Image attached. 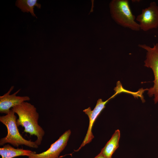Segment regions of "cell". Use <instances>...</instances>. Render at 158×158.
<instances>
[{
	"mask_svg": "<svg viewBox=\"0 0 158 158\" xmlns=\"http://www.w3.org/2000/svg\"><path fill=\"white\" fill-rule=\"evenodd\" d=\"M11 109L18 116L16 121L17 126L23 127L24 132L30 135L36 136L37 139L35 141L38 145H40L45 132L38 124L39 114L36 108L30 103L24 102Z\"/></svg>",
	"mask_w": 158,
	"mask_h": 158,
	"instance_id": "obj_1",
	"label": "cell"
},
{
	"mask_svg": "<svg viewBox=\"0 0 158 158\" xmlns=\"http://www.w3.org/2000/svg\"><path fill=\"white\" fill-rule=\"evenodd\" d=\"M15 113L11 109L6 115L0 116V121L6 126L7 130L6 136L0 140V145L3 146L6 143H9L16 147L23 145L31 148H38L39 146L35 141L25 139L19 133Z\"/></svg>",
	"mask_w": 158,
	"mask_h": 158,
	"instance_id": "obj_2",
	"label": "cell"
},
{
	"mask_svg": "<svg viewBox=\"0 0 158 158\" xmlns=\"http://www.w3.org/2000/svg\"><path fill=\"white\" fill-rule=\"evenodd\" d=\"M111 17L118 25L135 31L140 30L138 23L135 21L128 0H113L109 4Z\"/></svg>",
	"mask_w": 158,
	"mask_h": 158,
	"instance_id": "obj_3",
	"label": "cell"
},
{
	"mask_svg": "<svg viewBox=\"0 0 158 158\" xmlns=\"http://www.w3.org/2000/svg\"><path fill=\"white\" fill-rule=\"evenodd\" d=\"M138 46L146 51L144 66L151 68L154 73V80L153 87L148 89L147 94L150 97L154 96V101L158 102V43L151 47L145 44H139Z\"/></svg>",
	"mask_w": 158,
	"mask_h": 158,
	"instance_id": "obj_4",
	"label": "cell"
},
{
	"mask_svg": "<svg viewBox=\"0 0 158 158\" xmlns=\"http://www.w3.org/2000/svg\"><path fill=\"white\" fill-rule=\"evenodd\" d=\"M136 20L139 22L140 30L146 32L158 27V6L154 1L151 2L147 8L142 9Z\"/></svg>",
	"mask_w": 158,
	"mask_h": 158,
	"instance_id": "obj_5",
	"label": "cell"
},
{
	"mask_svg": "<svg viewBox=\"0 0 158 158\" xmlns=\"http://www.w3.org/2000/svg\"><path fill=\"white\" fill-rule=\"evenodd\" d=\"M115 96V95L114 94L105 101H103L101 99H99L97 101L96 106L92 110H91L90 107L83 110V111L89 117V126L87 133L83 141L79 148L77 150H75V151H78L83 147L92 141L94 137L92 131L94 122L101 112L105 107L106 104L110 99L114 98Z\"/></svg>",
	"mask_w": 158,
	"mask_h": 158,
	"instance_id": "obj_6",
	"label": "cell"
},
{
	"mask_svg": "<svg viewBox=\"0 0 158 158\" xmlns=\"http://www.w3.org/2000/svg\"><path fill=\"white\" fill-rule=\"evenodd\" d=\"M71 134L70 130L66 131L47 150L39 154L33 151L28 158H58L66 146Z\"/></svg>",
	"mask_w": 158,
	"mask_h": 158,
	"instance_id": "obj_7",
	"label": "cell"
},
{
	"mask_svg": "<svg viewBox=\"0 0 158 158\" xmlns=\"http://www.w3.org/2000/svg\"><path fill=\"white\" fill-rule=\"evenodd\" d=\"M13 86H12L9 90L3 95L0 96V112L8 114L11 108L18 105L23 102L30 100L28 96H20L16 95L20 91L19 89L14 93L10 94L13 90Z\"/></svg>",
	"mask_w": 158,
	"mask_h": 158,
	"instance_id": "obj_8",
	"label": "cell"
},
{
	"mask_svg": "<svg viewBox=\"0 0 158 158\" xmlns=\"http://www.w3.org/2000/svg\"><path fill=\"white\" fill-rule=\"evenodd\" d=\"M33 151L22 148H15L9 144L3 146L0 148V155L1 158H13L21 156L28 157Z\"/></svg>",
	"mask_w": 158,
	"mask_h": 158,
	"instance_id": "obj_9",
	"label": "cell"
},
{
	"mask_svg": "<svg viewBox=\"0 0 158 158\" xmlns=\"http://www.w3.org/2000/svg\"><path fill=\"white\" fill-rule=\"evenodd\" d=\"M120 135L119 130H116L100 153L107 158H112V154L119 146Z\"/></svg>",
	"mask_w": 158,
	"mask_h": 158,
	"instance_id": "obj_10",
	"label": "cell"
},
{
	"mask_svg": "<svg viewBox=\"0 0 158 158\" xmlns=\"http://www.w3.org/2000/svg\"><path fill=\"white\" fill-rule=\"evenodd\" d=\"M37 0H18L16 3V5L21 9L23 12H30L33 16L37 18L34 12V8L36 6L40 8L41 4L37 3Z\"/></svg>",
	"mask_w": 158,
	"mask_h": 158,
	"instance_id": "obj_11",
	"label": "cell"
},
{
	"mask_svg": "<svg viewBox=\"0 0 158 158\" xmlns=\"http://www.w3.org/2000/svg\"><path fill=\"white\" fill-rule=\"evenodd\" d=\"M94 158H107L104 155H103L102 154L100 153L97 156L95 157Z\"/></svg>",
	"mask_w": 158,
	"mask_h": 158,
	"instance_id": "obj_12",
	"label": "cell"
}]
</instances>
